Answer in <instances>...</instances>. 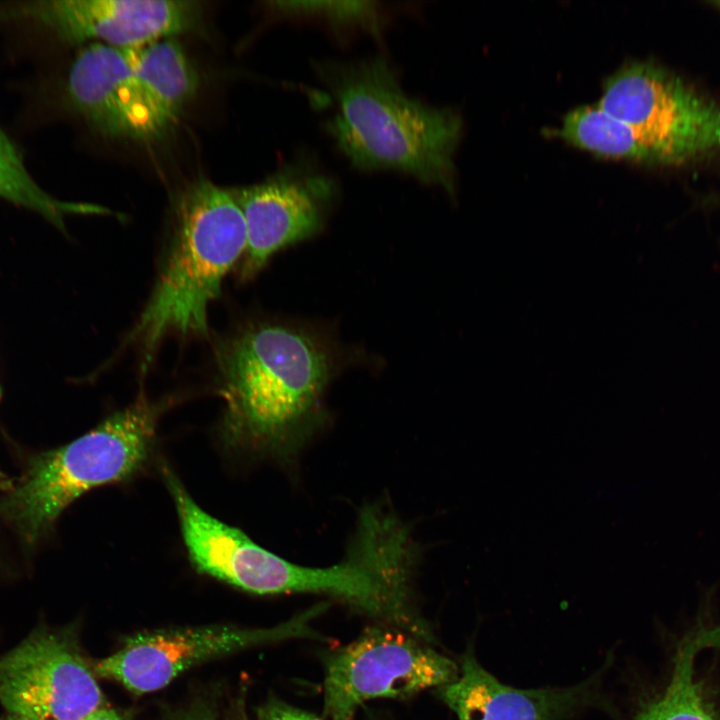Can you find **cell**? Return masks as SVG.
<instances>
[{
  "instance_id": "cell-1",
  "label": "cell",
  "mask_w": 720,
  "mask_h": 720,
  "mask_svg": "<svg viewBox=\"0 0 720 720\" xmlns=\"http://www.w3.org/2000/svg\"><path fill=\"white\" fill-rule=\"evenodd\" d=\"M223 442L289 460L319 426L329 362L307 335L281 325L244 330L219 353Z\"/></svg>"
},
{
  "instance_id": "cell-2",
  "label": "cell",
  "mask_w": 720,
  "mask_h": 720,
  "mask_svg": "<svg viewBox=\"0 0 720 720\" xmlns=\"http://www.w3.org/2000/svg\"><path fill=\"white\" fill-rule=\"evenodd\" d=\"M317 72L338 106L329 131L355 167L404 172L454 192L457 113L407 96L382 58L319 63Z\"/></svg>"
},
{
  "instance_id": "cell-3",
  "label": "cell",
  "mask_w": 720,
  "mask_h": 720,
  "mask_svg": "<svg viewBox=\"0 0 720 720\" xmlns=\"http://www.w3.org/2000/svg\"><path fill=\"white\" fill-rule=\"evenodd\" d=\"M246 244V224L233 191L207 179L183 191L152 293L127 337L143 353V371L168 335L207 336L208 307Z\"/></svg>"
},
{
  "instance_id": "cell-4",
  "label": "cell",
  "mask_w": 720,
  "mask_h": 720,
  "mask_svg": "<svg viewBox=\"0 0 720 720\" xmlns=\"http://www.w3.org/2000/svg\"><path fill=\"white\" fill-rule=\"evenodd\" d=\"M162 406L139 397L71 442L30 458L0 497V517L35 545L86 492L128 480L152 457Z\"/></svg>"
},
{
  "instance_id": "cell-5",
  "label": "cell",
  "mask_w": 720,
  "mask_h": 720,
  "mask_svg": "<svg viewBox=\"0 0 720 720\" xmlns=\"http://www.w3.org/2000/svg\"><path fill=\"white\" fill-rule=\"evenodd\" d=\"M598 105L636 133L657 165H683L720 152V103L653 63L620 68L606 80Z\"/></svg>"
},
{
  "instance_id": "cell-6",
  "label": "cell",
  "mask_w": 720,
  "mask_h": 720,
  "mask_svg": "<svg viewBox=\"0 0 720 720\" xmlns=\"http://www.w3.org/2000/svg\"><path fill=\"white\" fill-rule=\"evenodd\" d=\"M459 672L452 660L405 630L370 628L328 657L324 714L330 720H353L368 700L439 688L454 681Z\"/></svg>"
},
{
  "instance_id": "cell-7",
  "label": "cell",
  "mask_w": 720,
  "mask_h": 720,
  "mask_svg": "<svg viewBox=\"0 0 720 720\" xmlns=\"http://www.w3.org/2000/svg\"><path fill=\"white\" fill-rule=\"evenodd\" d=\"M326 607L320 603L270 628L211 625L138 633L92 663V668L96 676L114 680L134 694L153 692L206 661L263 644L315 636L310 621Z\"/></svg>"
},
{
  "instance_id": "cell-8",
  "label": "cell",
  "mask_w": 720,
  "mask_h": 720,
  "mask_svg": "<svg viewBox=\"0 0 720 720\" xmlns=\"http://www.w3.org/2000/svg\"><path fill=\"white\" fill-rule=\"evenodd\" d=\"M0 704L28 720H84L108 705L76 640L48 627L0 655Z\"/></svg>"
},
{
  "instance_id": "cell-9",
  "label": "cell",
  "mask_w": 720,
  "mask_h": 720,
  "mask_svg": "<svg viewBox=\"0 0 720 720\" xmlns=\"http://www.w3.org/2000/svg\"><path fill=\"white\" fill-rule=\"evenodd\" d=\"M198 2L184 0H40L0 3V24L24 22L70 44L132 49L193 30Z\"/></svg>"
},
{
  "instance_id": "cell-10",
  "label": "cell",
  "mask_w": 720,
  "mask_h": 720,
  "mask_svg": "<svg viewBox=\"0 0 720 720\" xmlns=\"http://www.w3.org/2000/svg\"><path fill=\"white\" fill-rule=\"evenodd\" d=\"M64 94L72 110L105 136L151 141L170 128L138 82L125 49L87 44L69 66Z\"/></svg>"
},
{
  "instance_id": "cell-11",
  "label": "cell",
  "mask_w": 720,
  "mask_h": 720,
  "mask_svg": "<svg viewBox=\"0 0 720 720\" xmlns=\"http://www.w3.org/2000/svg\"><path fill=\"white\" fill-rule=\"evenodd\" d=\"M332 192L327 178L297 172L234 190L247 231L240 279H250L274 253L317 232L321 206Z\"/></svg>"
},
{
  "instance_id": "cell-12",
  "label": "cell",
  "mask_w": 720,
  "mask_h": 720,
  "mask_svg": "<svg viewBox=\"0 0 720 720\" xmlns=\"http://www.w3.org/2000/svg\"><path fill=\"white\" fill-rule=\"evenodd\" d=\"M592 684L518 689L500 682L468 653L458 677L438 692L459 720H562L591 703Z\"/></svg>"
},
{
  "instance_id": "cell-13",
  "label": "cell",
  "mask_w": 720,
  "mask_h": 720,
  "mask_svg": "<svg viewBox=\"0 0 720 720\" xmlns=\"http://www.w3.org/2000/svg\"><path fill=\"white\" fill-rule=\"evenodd\" d=\"M133 72L166 122L176 121L198 89L197 71L174 37L125 49Z\"/></svg>"
},
{
  "instance_id": "cell-14",
  "label": "cell",
  "mask_w": 720,
  "mask_h": 720,
  "mask_svg": "<svg viewBox=\"0 0 720 720\" xmlns=\"http://www.w3.org/2000/svg\"><path fill=\"white\" fill-rule=\"evenodd\" d=\"M720 646V625L697 624L680 641L663 693L634 720H720L698 681L695 662L700 651Z\"/></svg>"
},
{
  "instance_id": "cell-15",
  "label": "cell",
  "mask_w": 720,
  "mask_h": 720,
  "mask_svg": "<svg viewBox=\"0 0 720 720\" xmlns=\"http://www.w3.org/2000/svg\"><path fill=\"white\" fill-rule=\"evenodd\" d=\"M558 134L567 142L600 156L657 165L655 155L636 133L599 105L570 111Z\"/></svg>"
},
{
  "instance_id": "cell-16",
  "label": "cell",
  "mask_w": 720,
  "mask_h": 720,
  "mask_svg": "<svg viewBox=\"0 0 720 720\" xmlns=\"http://www.w3.org/2000/svg\"><path fill=\"white\" fill-rule=\"evenodd\" d=\"M0 198L27 208L64 230L69 214L111 213L96 205L63 202L46 193L33 180L16 146L0 128Z\"/></svg>"
},
{
  "instance_id": "cell-17",
  "label": "cell",
  "mask_w": 720,
  "mask_h": 720,
  "mask_svg": "<svg viewBox=\"0 0 720 720\" xmlns=\"http://www.w3.org/2000/svg\"><path fill=\"white\" fill-rule=\"evenodd\" d=\"M279 12L300 16H318L335 26H361L376 35L382 26L380 10L369 1H277Z\"/></svg>"
},
{
  "instance_id": "cell-18",
  "label": "cell",
  "mask_w": 720,
  "mask_h": 720,
  "mask_svg": "<svg viewBox=\"0 0 720 720\" xmlns=\"http://www.w3.org/2000/svg\"><path fill=\"white\" fill-rule=\"evenodd\" d=\"M259 720H319L314 715L280 701H270L259 711Z\"/></svg>"
},
{
  "instance_id": "cell-19",
  "label": "cell",
  "mask_w": 720,
  "mask_h": 720,
  "mask_svg": "<svg viewBox=\"0 0 720 720\" xmlns=\"http://www.w3.org/2000/svg\"><path fill=\"white\" fill-rule=\"evenodd\" d=\"M167 720H216V710L213 704L200 699L173 713Z\"/></svg>"
},
{
  "instance_id": "cell-20",
  "label": "cell",
  "mask_w": 720,
  "mask_h": 720,
  "mask_svg": "<svg viewBox=\"0 0 720 720\" xmlns=\"http://www.w3.org/2000/svg\"><path fill=\"white\" fill-rule=\"evenodd\" d=\"M84 720H128L126 716H124L122 713L117 711L116 709L110 707L109 705H106L95 712H93L91 715H89Z\"/></svg>"
},
{
  "instance_id": "cell-21",
  "label": "cell",
  "mask_w": 720,
  "mask_h": 720,
  "mask_svg": "<svg viewBox=\"0 0 720 720\" xmlns=\"http://www.w3.org/2000/svg\"><path fill=\"white\" fill-rule=\"evenodd\" d=\"M228 720H248L243 709L241 708L240 703H238L237 708L234 710Z\"/></svg>"
},
{
  "instance_id": "cell-22",
  "label": "cell",
  "mask_w": 720,
  "mask_h": 720,
  "mask_svg": "<svg viewBox=\"0 0 720 720\" xmlns=\"http://www.w3.org/2000/svg\"><path fill=\"white\" fill-rule=\"evenodd\" d=\"M13 482L0 473V490L5 492L12 487Z\"/></svg>"
},
{
  "instance_id": "cell-23",
  "label": "cell",
  "mask_w": 720,
  "mask_h": 720,
  "mask_svg": "<svg viewBox=\"0 0 720 720\" xmlns=\"http://www.w3.org/2000/svg\"><path fill=\"white\" fill-rule=\"evenodd\" d=\"M0 720H28V719L7 714L3 717H0Z\"/></svg>"
},
{
  "instance_id": "cell-24",
  "label": "cell",
  "mask_w": 720,
  "mask_h": 720,
  "mask_svg": "<svg viewBox=\"0 0 720 720\" xmlns=\"http://www.w3.org/2000/svg\"><path fill=\"white\" fill-rule=\"evenodd\" d=\"M714 4L717 5L718 8H720V1L715 2Z\"/></svg>"
}]
</instances>
